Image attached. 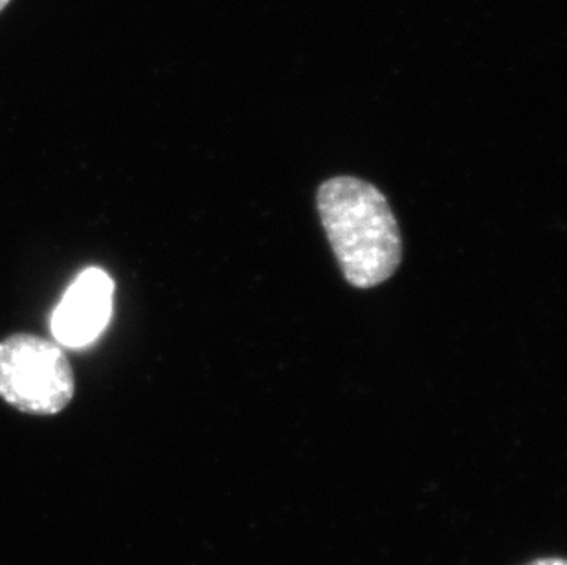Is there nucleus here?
I'll list each match as a JSON object with an SVG mask.
<instances>
[{"mask_svg": "<svg viewBox=\"0 0 567 565\" xmlns=\"http://www.w3.org/2000/svg\"><path fill=\"white\" fill-rule=\"evenodd\" d=\"M316 203L351 287H379L396 273L402 261L401 232L390 204L373 184L334 176L321 184Z\"/></svg>", "mask_w": 567, "mask_h": 565, "instance_id": "nucleus-1", "label": "nucleus"}, {"mask_svg": "<svg viewBox=\"0 0 567 565\" xmlns=\"http://www.w3.org/2000/svg\"><path fill=\"white\" fill-rule=\"evenodd\" d=\"M75 396L72 363L47 338L16 332L0 340V399L28 415H60Z\"/></svg>", "mask_w": 567, "mask_h": 565, "instance_id": "nucleus-2", "label": "nucleus"}, {"mask_svg": "<svg viewBox=\"0 0 567 565\" xmlns=\"http://www.w3.org/2000/svg\"><path fill=\"white\" fill-rule=\"evenodd\" d=\"M113 278L103 268L78 274L52 315L55 340L74 349L96 340L113 316Z\"/></svg>", "mask_w": 567, "mask_h": 565, "instance_id": "nucleus-3", "label": "nucleus"}, {"mask_svg": "<svg viewBox=\"0 0 567 565\" xmlns=\"http://www.w3.org/2000/svg\"><path fill=\"white\" fill-rule=\"evenodd\" d=\"M527 565H567L564 558L558 556H546V558H536V561L529 562Z\"/></svg>", "mask_w": 567, "mask_h": 565, "instance_id": "nucleus-4", "label": "nucleus"}, {"mask_svg": "<svg viewBox=\"0 0 567 565\" xmlns=\"http://www.w3.org/2000/svg\"><path fill=\"white\" fill-rule=\"evenodd\" d=\"M11 0H0V13L4 11L6 6L10 4Z\"/></svg>", "mask_w": 567, "mask_h": 565, "instance_id": "nucleus-5", "label": "nucleus"}]
</instances>
